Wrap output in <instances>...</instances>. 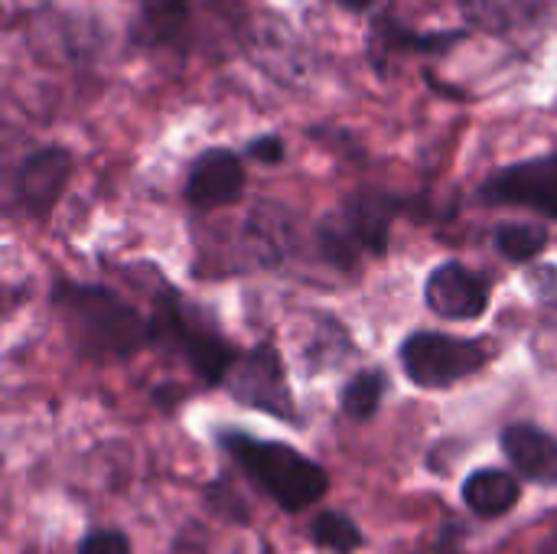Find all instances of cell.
<instances>
[{
	"label": "cell",
	"mask_w": 557,
	"mask_h": 554,
	"mask_svg": "<svg viewBox=\"0 0 557 554\" xmlns=\"http://www.w3.org/2000/svg\"><path fill=\"white\" fill-rule=\"evenodd\" d=\"M55 307L72 327L78 346L98 359L127 356L153 333L131 304L104 287H62L55 294Z\"/></svg>",
	"instance_id": "1"
},
{
	"label": "cell",
	"mask_w": 557,
	"mask_h": 554,
	"mask_svg": "<svg viewBox=\"0 0 557 554\" xmlns=\"http://www.w3.org/2000/svg\"><path fill=\"white\" fill-rule=\"evenodd\" d=\"M463 500L483 519L506 516L519 503V480L506 470H476L463 483Z\"/></svg>",
	"instance_id": "11"
},
{
	"label": "cell",
	"mask_w": 557,
	"mask_h": 554,
	"mask_svg": "<svg viewBox=\"0 0 557 554\" xmlns=\"http://www.w3.org/2000/svg\"><path fill=\"white\" fill-rule=\"evenodd\" d=\"M72 173V157L62 147H42L29 153L13 173V206L23 216H46Z\"/></svg>",
	"instance_id": "6"
},
{
	"label": "cell",
	"mask_w": 557,
	"mask_h": 554,
	"mask_svg": "<svg viewBox=\"0 0 557 554\" xmlns=\"http://www.w3.org/2000/svg\"><path fill=\"white\" fill-rule=\"evenodd\" d=\"M248 153H251L255 160H261V163H281V160H284V144H281V137L271 134V137L251 140Z\"/></svg>",
	"instance_id": "20"
},
{
	"label": "cell",
	"mask_w": 557,
	"mask_h": 554,
	"mask_svg": "<svg viewBox=\"0 0 557 554\" xmlns=\"http://www.w3.org/2000/svg\"><path fill=\"white\" fill-rule=\"evenodd\" d=\"M222 385L248 408L277 415V418H294L290 405V389L281 369V359L271 346H258L251 353H238L228 376Z\"/></svg>",
	"instance_id": "4"
},
{
	"label": "cell",
	"mask_w": 557,
	"mask_h": 554,
	"mask_svg": "<svg viewBox=\"0 0 557 554\" xmlns=\"http://www.w3.org/2000/svg\"><path fill=\"white\" fill-rule=\"evenodd\" d=\"M496 248L509 258V261H529L535 258L545 245H548V232L542 225H522V222H506L496 229L493 235Z\"/></svg>",
	"instance_id": "15"
},
{
	"label": "cell",
	"mask_w": 557,
	"mask_h": 554,
	"mask_svg": "<svg viewBox=\"0 0 557 554\" xmlns=\"http://www.w3.org/2000/svg\"><path fill=\"white\" fill-rule=\"evenodd\" d=\"M313 542L333 554H352L362 545V532L339 513H323L313 519Z\"/></svg>",
	"instance_id": "17"
},
{
	"label": "cell",
	"mask_w": 557,
	"mask_h": 554,
	"mask_svg": "<svg viewBox=\"0 0 557 554\" xmlns=\"http://www.w3.org/2000/svg\"><path fill=\"white\" fill-rule=\"evenodd\" d=\"M245 170L232 150H206L186 176V199L196 209H219L242 196Z\"/></svg>",
	"instance_id": "9"
},
{
	"label": "cell",
	"mask_w": 557,
	"mask_h": 554,
	"mask_svg": "<svg viewBox=\"0 0 557 554\" xmlns=\"http://www.w3.org/2000/svg\"><path fill=\"white\" fill-rule=\"evenodd\" d=\"M189 20L186 0H140V36L147 42H180Z\"/></svg>",
	"instance_id": "13"
},
{
	"label": "cell",
	"mask_w": 557,
	"mask_h": 554,
	"mask_svg": "<svg viewBox=\"0 0 557 554\" xmlns=\"http://www.w3.org/2000/svg\"><path fill=\"white\" fill-rule=\"evenodd\" d=\"M222 444L242 470L284 509L300 513L326 493V473L300 451L277 441H255L248 434H225Z\"/></svg>",
	"instance_id": "2"
},
{
	"label": "cell",
	"mask_w": 557,
	"mask_h": 554,
	"mask_svg": "<svg viewBox=\"0 0 557 554\" xmlns=\"http://www.w3.org/2000/svg\"><path fill=\"white\" fill-rule=\"evenodd\" d=\"M490 304V287L480 274L457 261L441 264L428 278V307L444 320H476Z\"/></svg>",
	"instance_id": "8"
},
{
	"label": "cell",
	"mask_w": 557,
	"mask_h": 554,
	"mask_svg": "<svg viewBox=\"0 0 557 554\" xmlns=\"http://www.w3.org/2000/svg\"><path fill=\"white\" fill-rule=\"evenodd\" d=\"M385 395V376L382 372H359L346 389H343V411L356 421H369Z\"/></svg>",
	"instance_id": "16"
},
{
	"label": "cell",
	"mask_w": 557,
	"mask_h": 554,
	"mask_svg": "<svg viewBox=\"0 0 557 554\" xmlns=\"http://www.w3.org/2000/svg\"><path fill=\"white\" fill-rule=\"evenodd\" d=\"M467 13L473 16V23H480L483 29H512L519 26L529 13H535L539 0H463Z\"/></svg>",
	"instance_id": "14"
},
{
	"label": "cell",
	"mask_w": 557,
	"mask_h": 554,
	"mask_svg": "<svg viewBox=\"0 0 557 554\" xmlns=\"http://www.w3.org/2000/svg\"><path fill=\"white\" fill-rule=\"evenodd\" d=\"M339 7H346V10H352V13H362V10H369L375 0H336Z\"/></svg>",
	"instance_id": "21"
},
{
	"label": "cell",
	"mask_w": 557,
	"mask_h": 554,
	"mask_svg": "<svg viewBox=\"0 0 557 554\" xmlns=\"http://www.w3.org/2000/svg\"><path fill=\"white\" fill-rule=\"evenodd\" d=\"M447 39H457V36H414V33L398 29L392 20H385L372 33V56L379 62L382 52H398V49H441V46H447Z\"/></svg>",
	"instance_id": "18"
},
{
	"label": "cell",
	"mask_w": 557,
	"mask_h": 554,
	"mask_svg": "<svg viewBox=\"0 0 557 554\" xmlns=\"http://www.w3.org/2000/svg\"><path fill=\"white\" fill-rule=\"evenodd\" d=\"M483 199L557 216V157H539L499 170L486 180Z\"/></svg>",
	"instance_id": "5"
},
{
	"label": "cell",
	"mask_w": 557,
	"mask_h": 554,
	"mask_svg": "<svg viewBox=\"0 0 557 554\" xmlns=\"http://www.w3.org/2000/svg\"><path fill=\"white\" fill-rule=\"evenodd\" d=\"M503 451L512 467L532 483H557V441L532 424H512L503 431Z\"/></svg>",
	"instance_id": "10"
},
{
	"label": "cell",
	"mask_w": 557,
	"mask_h": 554,
	"mask_svg": "<svg viewBox=\"0 0 557 554\" xmlns=\"http://www.w3.org/2000/svg\"><path fill=\"white\" fill-rule=\"evenodd\" d=\"M78 554H131V545L121 532H91L78 545Z\"/></svg>",
	"instance_id": "19"
},
{
	"label": "cell",
	"mask_w": 557,
	"mask_h": 554,
	"mask_svg": "<svg viewBox=\"0 0 557 554\" xmlns=\"http://www.w3.org/2000/svg\"><path fill=\"white\" fill-rule=\"evenodd\" d=\"M346 229L359 242L362 251L382 255L388 248V222H392V202L375 199V196H359L352 199L343 212Z\"/></svg>",
	"instance_id": "12"
},
{
	"label": "cell",
	"mask_w": 557,
	"mask_h": 554,
	"mask_svg": "<svg viewBox=\"0 0 557 554\" xmlns=\"http://www.w3.org/2000/svg\"><path fill=\"white\" fill-rule=\"evenodd\" d=\"M483 340H457L447 333H414L401 346V366L421 389H447L467 376H476L490 362Z\"/></svg>",
	"instance_id": "3"
},
{
	"label": "cell",
	"mask_w": 557,
	"mask_h": 554,
	"mask_svg": "<svg viewBox=\"0 0 557 554\" xmlns=\"http://www.w3.org/2000/svg\"><path fill=\"white\" fill-rule=\"evenodd\" d=\"M542 554H557V535L548 542V545H545V549H542Z\"/></svg>",
	"instance_id": "22"
},
{
	"label": "cell",
	"mask_w": 557,
	"mask_h": 554,
	"mask_svg": "<svg viewBox=\"0 0 557 554\" xmlns=\"http://www.w3.org/2000/svg\"><path fill=\"white\" fill-rule=\"evenodd\" d=\"M245 49L248 56L271 75H277L281 82H297L304 69V49H300V39L290 33V26H284L281 20H274L271 13L268 16H251L245 33Z\"/></svg>",
	"instance_id": "7"
}]
</instances>
